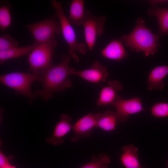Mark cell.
<instances>
[{
  "mask_svg": "<svg viewBox=\"0 0 168 168\" xmlns=\"http://www.w3.org/2000/svg\"><path fill=\"white\" fill-rule=\"evenodd\" d=\"M70 58L69 55H63L60 63L52 64L41 75L40 82L42 84L43 88L35 92L37 96L47 101L54 93L64 91L72 86V83L68 77L74 75L76 70L69 65Z\"/></svg>",
  "mask_w": 168,
  "mask_h": 168,
  "instance_id": "obj_1",
  "label": "cell"
},
{
  "mask_svg": "<svg viewBox=\"0 0 168 168\" xmlns=\"http://www.w3.org/2000/svg\"><path fill=\"white\" fill-rule=\"evenodd\" d=\"M146 26L142 18H138L133 30L128 35L121 36L119 40L131 50L142 52L148 56L157 53L160 46V37L157 33H153Z\"/></svg>",
  "mask_w": 168,
  "mask_h": 168,
  "instance_id": "obj_2",
  "label": "cell"
},
{
  "mask_svg": "<svg viewBox=\"0 0 168 168\" xmlns=\"http://www.w3.org/2000/svg\"><path fill=\"white\" fill-rule=\"evenodd\" d=\"M51 5L59 19L63 37L68 44V55L77 63L79 59L76 52L83 55L86 54L87 51L86 45L77 41L74 29L64 14L61 2L53 0L51 2Z\"/></svg>",
  "mask_w": 168,
  "mask_h": 168,
  "instance_id": "obj_3",
  "label": "cell"
},
{
  "mask_svg": "<svg viewBox=\"0 0 168 168\" xmlns=\"http://www.w3.org/2000/svg\"><path fill=\"white\" fill-rule=\"evenodd\" d=\"M41 75L31 72H16L2 75L0 83L15 91L16 95L20 94L28 98L30 103L37 96L31 90V85L35 81L40 82Z\"/></svg>",
  "mask_w": 168,
  "mask_h": 168,
  "instance_id": "obj_4",
  "label": "cell"
},
{
  "mask_svg": "<svg viewBox=\"0 0 168 168\" xmlns=\"http://www.w3.org/2000/svg\"><path fill=\"white\" fill-rule=\"evenodd\" d=\"M57 45L55 39L36 47L28 56L29 72L41 75L44 73L52 65V57Z\"/></svg>",
  "mask_w": 168,
  "mask_h": 168,
  "instance_id": "obj_5",
  "label": "cell"
},
{
  "mask_svg": "<svg viewBox=\"0 0 168 168\" xmlns=\"http://www.w3.org/2000/svg\"><path fill=\"white\" fill-rule=\"evenodd\" d=\"M25 26L32 34L34 42L39 44L55 40V36L61 32L59 21L53 17Z\"/></svg>",
  "mask_w": 168,
  "mask_h": 168,
  "instance_id": "obj_6",
  "label": "cell"
},
{
  "mask_svg": "<svg viewBox=\"0 0 168 168\" xmlns=\"http://www.w3.org/2000/svg\"><path fill=\"white\" fill-rule=\"evenodd\" d=\"M106 21L103 15L97 16L89 11H86L83 25L85 40L89 49L91 51L96 44L97 38L103 34Z\"/></svg>",
  "mask_w": 168,
  "mask_h": 168,
  "instance_id": "obj_7",
  "label": "cell"
},
{
  "mask_svg": "<svg viewBox=\"0 0 168 168\" xmlns=\"http://www.w3.org/2000/svg\"><path fill=\"white\" fill-rule=\"evenodd\" d=\"M110 105L116 109L117 124L126 121L131 114L147 110L143 107L141 99L137 97L125 100L118 95Z\"/></svg>",
  "mask_w": 168,
  "mask_h": 168,
  "instance_id": "obj_8",
  "label": "cell"
},
{
  "mask_svg": "<svg viewBox=\"0 0 168 168\" xmlns=\"http://www.w3.org/2000/svg\"><path fill=\"white\" fill-rule=\"evenodd\" d=\"M96 121L94 114L89 113L79 119L72 126L74 133L70 141L76 142L87 138L91 134L93 129L96 127Z\"/></svg>",
  "mask_w": 168,
  "mask_h": 168,
  "instance_id": "obj_9",
  "label": "cell"
},
{
  "mask_svg": "<svg viewBox=\"0 0 168 168\" xmlns=\"http://www.w3.org/2000/svg\"><path fill=\"white\" fill-rule=\"evenodd\" d=\"M74 75L78 76L87 81L98 83L107 81L109 73L105 66L102 65L99 61H96L90 68L76 71Z\"/></svg>",
  "mask_w": 168,
  "mask_h": 168,
  "instance_id": "obj_10",
  "label": "cell"
},
{
  "mask_svg": "<svg viewBox=\"0 0 168 168\" xmlns=\"http://www.w3.org/2000/svg\"><path fill=\"white\" fill-rule=\"evenodd\" d=\"M72 120L71 117L68 115L61 114L60 120L57 124L52 135L46 139V142L55 146L61 144L64 141L63 137L72 129Z\"/></svg>",
  "mask_w": 168,
  "mask_h": 168,
  "instance_id": "obj_11",
  "label": "cell"
},
{
  "mask_svg": "<svg viewBox=\"0 0 168 168\" xmlns=\"http://www.w3.org/2000/svg\"><path fill=\"white\" fill-rule=\"evenodd\" d=\"M107 83L108 86L102 88L96 100L97 106H105L110 105L117 96L118 91L123 88L121 83L116 80L109 81Z\"/></svg>",
  "mask_w": 168,
  "mask_h": 168,
  "instance_id": "obj_12",
  "label": "cell"
},
{
  "mask_svg": "<svg viewBox=\"0 0 168 168\" xmlns=\"http://www.w3.org/2000/svg\"><path fill=\"white\" fill-rule=\"evenodd\" d=\"M104 57L109 59L120 61L127 58L128 55L119 40H113L101 51Z\"/></svg>",
  "mask_w": 168,
  "mask_h": 168,
  "instance_id": "obj_13",
  "label": "cell"
},
{
  "mask_svg": "<svg viewBox=\"0 0 168 168\" xmlns=\"http://www.w3.org/2000/svg\"><path fill=\"white\" fill-rule=\"evenodd\" d=\"M168 74V65L155 67L148 76L147 81L148 89L162 90L165 86L163 79Z\"/></svg>",
  "mask_w": 168,
  "mask_h": 168,
  "instance_id": "obj_14",
  "label": "cell"
},
{
  "mask_svg": "<svg viewBox=\"0 0 168 168\" xmlns=\"http://www.w3.org/2000/svg\"><path fill=\"white\" fill-rule=\"evenodd\" d=\"M147 14L156 18L159 27L157 33L160 37L168 35V8L154 5L148 9Z\"/></svg>",
  "mask_w": 168,
  "mask_h": 168,
  "instance_id": "obj_15",
  "label": "cell"
},
{
  "mask_svg": "<svg viewBox=\"0 0 168 168\" xmlns=\"http://www.w3.org/2000/svg\"><path fill=\"white\" fill-rule=\"evenodd\" d=\"M138 149L132 144L124 146L120 157L122 164L125 168H146L142 166L139 160Z\"/></svg>",
  "mask_w": 168,
  "mask_h": 168,
  "instance_id": "obj_16",
  "label": "cell"
},
{
  "mask_svg": "<svg viewBox=\"0 0 168 168\" xmlns=\"http://www.w3.org/2000/svg\"><path fill=\"white\" fill-rule=\"evenodd\" d=\"M96 121V127L106 131L114 130L117 124L116 112L107 110L104 113L94 114Z\"/></svg>",
  "mask_w": 168,
  "mask_h": 168,
  "instance_id": "obj_17",
  "label": "cell"
},
{
  "mask_svg": "<svg viewBox=\"0 0 168 168\" xmlns=\"http://www.w3.org/2000/svg\"><path fill=\"white\" fill-rule=\"evenodd\" d=\"M83 0H73L70 4L69 14L67 16L71 24L76 26L82 25L85 19Z\"/></svg>",
  "mask_w": 168,
  "mask_h": 168,
  "instance_id": "obj_18",
  "label": "cell"
},
{
  "mask_svg": "<svg viewBox=\"0 0 168 168\" xmlns=\"http://www.w3.org/2000/svg\"><path fill=\"white\" fill-rule=\"evenodd\" d=\"M40 44L37 42L29 45L13 48L8 50L0 51V63L2 64L7 60L17 58L29 54Z\"/></svg>",
  "mask_w": 168,
  "mask_h": 168,
  "instance_id": "obj_19",
  "label": "cell"
},
{
  "mask_svg": "<svg viewBox=\"0 0 168 168\" xmlns=\"http://www.w3.org/2000/svg\"><path fill=\"white\" fill-rule=\"evenodd\" d=\"M111 162L109 157L104 153L91 156V160L79 168H108L107 164Z\"/></svg>",
  "mask_w": 168,
  "mask_h": 168,
  "instance_id": "obj_20",
  "label": "cell"
},
{
  "mask_svg": "<svg viewBox=\"0 0 168 168\" xmlns=\"http://www.w3.org/2000/svg\"><path fill=\"white\" fill-rule=\"evenodd\" d=\"M0 7V29L2 31L6 29L12 23L9 2L3 1Z\"/></svg>",
  "mask_w": 168,
  "mask_h": 168,
  "instance_id": "obj_21",
  "label": "cell"
},
{
  "mask_svg": "<svg viewBox=\"0 0 168 168\" xmlns=\"http://www.w3.org/2000/svg\"><path fill=\"white\" fill-rule=\"evenodd\" d=\"M17 41L10 35L4 34L0 37V51L19 47Z\"/></svg>",
  "mask_w": 168,
  "mask_h": 168,
  "instance_id": "obj_22",
  "label": "cell"
},
{
  "mask_svg": "<svg viewBox=\"0 0 168 168\" xmlns=\"http://www.w3.org/2000/svg\"><path fill=\"white\" fill-rule=\"evenodd\" d=\"M154 116L163 118L168 116V103L159 102L155 104L151 109Z\"/></svg>",
  "mask_w": 168,
  "mask_h": 168,
  "instance_id": "obj_23",
  "label": "cell"
},
{
  "mask_svg": "<svg viewBox=\"0 0 168 168\" xmlns=\"http://www.w3.org/2000/svg\"><path fill=\"white\" fill-rule=\"evenodd\" d=\"M8 157L6 156L2 151L0 152V168H4L10 164Z\"/></svg>",
  "mask_w": 168,
  "mask_h": 168,
  "instance_id": "obj_24",
  "label": "cell"
},
{
  "mask_svg": "<svg viewBox=\"0 0 168 168\" xmlns=\"http://www.w3.org/2000/svg\"><path fill=\"white\" fill-rule=\"evenodd\" d=\"M167 2H168V0H149V3L152 6H154L156 4Z\"/></svg>",
  "mask_w": 168,
  "mask_h": 168,
  "instance_id": "obj_25",
  "label": "cell"
},
{
  "mask_svg": "<svg viewBox=\"0 0 168 168\" xmlns=\"http://www.w3.org/2000/svg\"><path fill=\"white\" fill-rule=\"evenodd\" d=\"M4 168H16V167L14 166L11 165L10 164L6 166Z\"/></svg>",
  "mask_w": 168,
  "mask_h": 168,
  "instance_id": "obj_26",
  "label": "cell"
},
{
  "mask_svg": "<svg viewBox=\"0 0 168 168\" xmlns=\"http://www.w3.org/2000/svg\"><path fill=\"white\" fill-rule=\"evenodd\" d=\"M166 168H168V161L166 163Z\"/></svg>",
  "mask_w": 168,
  "mask_h": 168,
  "instance_id": "obj_27",
  "label": "cell"
}]
</instances>
